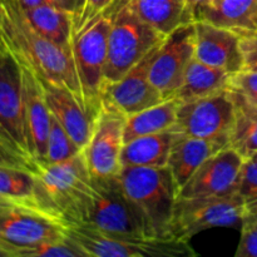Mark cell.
<instances>
[{
	"label": "cell",
	"mask_w": 257,
	"mask_h": 257,
	"mask_svg": "<svg viewBox=\"0 0 257 257\" xmlns=\"http://www.w3.org/2000/svg\"><path fill=\"white\" fill-rule=\"evenodd\" d=\"M118 177L142 216L148 235L151 237H172L171 222L180 190L170 168L167 166L123 167Z\"/></svg>",
	"instance_id": "obj_3"
},
{
	"label": "cell",
	"mask_w": 257,
	"mask_h": 257,
	"mask_svg": "<svg viewBox=\"0 0 257 257\" xmlns=\"http://www.w3.org/2000/svg\"><path fill=\"white\" fill-rule=\"evenodd\" d=\"M236 257H257V220L243 216Z\"/></svg>",
	"instance_id": "obj_32"
},
{
	"label": "cell",
	"mask_w": 257,
	"mask_h": 257,
	"mask_svg": "<svg viewBox=\"0 0 257 257\" xmlns=\"http://www.w3.org/2000/svg\"><path fill=\"white\" fill-rule=\"evenodd\" d=\"M0 195L17 205L42 211L37 175L27 168L0 166Z\"/></svg>",
	"instance_id": "obj_26"
},
{
	"label": "cell",
	"mask_w": 257,
	"mask_h": 257,
	"mask_svg": "<svg viewBox=\"0 0 257 257\" xmlns=\"http://www.w3.org/2000/svg\"><path fill=\"white\" fill-rule=\"evenodd\" d=\"M243 216L257 220V197L245 202V215Z\"/></svg>",
	"instance_id": "obj_38"
},
{
	"label": "cell",
	"mask_w": 257,
	"mask_h": 257,
	"mask_svg": "<svg viewBox=\"0 0 257 257\" xmlns=\"http://www.w3.org/2000/svg\"><path fill=\"white\" fill-rule=\"evenodd\" d=\"M228 146L223 141L203 140L181 133L173 143L167 163L178 190L185 186L207 158Z\"/></svg>",
	"instance_id": "obj_19"
},
{
	"label": "cell",
	"mask_w": 257,
	"mask_h": 257,
	"mask_svg": "<svg viewBox=\"0 0 257 257\" xmlns=\"http://www.w3.org/2000/svg\"><path fill=\"white\" fill-rule=\"evenodd\" d=\"M233 122L235 100L232 92L225 89L207 97L180 102L176 125L186 136L223 141L230 145Z\"/></svg>",
	"instance_id": "obj_10"
},
{
	"label": "cell",
	"mask_w": 257,
	"mask_h": 257,
	"mask_svg": "<svg viewBox=\"0 0 257 257\" xmlns=\"http://www.w3.org/2000/svg\"><path fill=\"white\" fill-rule=\"evenodd\" d=\"M115 2H117V0H85L82 14L78 18L77 22L74 23V32L80 29L83 25L87 24L88 22H90L93 18L99 15L100 13L107 10L108 8H109L110 5L114 4Z\"/></svg>",
	"instance_id": "obj_34"
},
{
	"label": "cell",
	"mask_w": 257,
	"mask_h": 257,
	"mask_svg": "<svg viewBox=\"0 0 257 257\" xmlns=\"http://www.w3.org/2000/svg\"><path fill=\"white\" fill-rule=\"evenodd\" d=\"M65 237L64 223L42 211L14 202L0 206V248L8 257H20L39 243Z\"/></svg>",
	"instance_id": "obj_9"
},
{
	"label": "cell",
	"mask_w": 257,
	"mask_h": 257,
	"mask_svg": "<svg viewBox=\"0 0 257 257\" xmlns=\"http://www.w3.org/2000/svg\"><path fill=\"white\" fill-rule=\"evenodd\" d=\"M228 89L240 95L243 100L257 107V72L240 70L230 77Z\"/></svg>",
	"instance_id": "obj_30"
},
{
	"label": "cell",
	"mask_w": 257,
	"mask_h": 257,
	"mask_svg": "<svg viewBox=\"0 0 257 257\" xmlns=\"http://www.w3.org/2000/svg\"><path fill=\"white\" fill-rule=\"evenodd\" d=\"M22 68L23 82V113L30 157L39 167L47 157L48 136L50 128V110L45 102L42 85L32 69L19 64Z\"/></svg>",
	"instance_id": "obj_16"
},
{
	"label": "cell",
	"mask_w": 257,
	"mask_h": 257,
	"mask_svg": "<svg viewBox=\"0 0 257 257\" xmlns=\"http://www.w3.org/2000/svg\"><path fill=\"white\" fill-rule=\"evenodd\" d=\"M0 166H7V167H20V168H27V170L33 171L37 173L38 167L34 165L29 163L22 158L20 156L15 155L14 152L5 147L2 142H0Z\"/></svg>",
	"instance_id": "obj_35"
},
{
	"label": "cell",
	"mask_w": 257,
	"mask_h": 257,
	"mask_svg": "<svg viewBox=\"0 0 257 257\" xmlns=\"http://www.w3.org/2000/svg\"><path fill=\"white\" fill-rule=\"evenodd\" d=\"M240 37V47L245 70L257 72V30H235Z\"/></svg>",
	"instance_id": "obj_33"
},
{
	"label": "cell",
	"mask_w": 257,
	"mask_h": 257,
	"mask_svg": "<svg viewBox=\"0 0 257 257\" xmlns=\"http://www.w3.org/2000/svg\"><path fill=\"white\" fill-rule=\"evenodd\" d=\"M181 131L177 125L124 143L120 155L123 167H166L172 146Z\"/></svg>",
	"instance_id": "obj_20"
},
{
	"label": "cell",
	"mask_w": 257,
	"mask_h": 257,
	"mask_svg": "<svg viewBox=\"0 0 257 257\" xmlns=\"http://www.w3.org/2000/svg\"><path fill=\"white\" fill-rule=\"evenodd\" d=\"M178 105L180 100L171 98L127 117L123 131V142L127 143L135 138L172 128L177 123Z\"/></svg>",
	"instance_id": "obj_24"
},
{
	"label": "cell",
	"mask_w": 257,
	"mask_h": 257,
	"mask_svg": "<svg viewBox=\"0 0 257 257\" xmlns=\"http://www.w3.org/2000/svg\"><path fill=\"white\" fill-rule=\"evenodd\" d=\"M20 257H88L87 253L69 237L57 241H45L23 251Z\"/></svg>",
	"instance_id": "obj_29"
},
{
	"label": "cell",
	"mask_w": 257,
	"mask_h": 257,
	"mask_svg": "<svg viewBox=\"0 0 257 257\" xmlns=\"http://www.w3.org/2000/svg\"><path fill=\"white\" fill-rule=\"evenodd\" d=\"M125 118L113 107L102 104L92 137L83 150L90 175L94 177L119 175Z\"/></svg>",
	"instance_id": "obj_13"
},
{
	"label": "cell",
	"mask_w": 257,
	"mask_h": 257,
	"mask_svg": "<svg viewBox=\"0 0 257 257\" xmlns=\"http://www.w3.org/2000/svg\"><path fill=\"white\" fill-rule=\"evenodd\" d=\"M118 2V0H117ZM117 2L74 32L72 53L87 109L98 117L105 83L108 35Z\"/></svg>",
	"instance_id": "obj_4"
},
{
	"label": "cell",
	"mask_w": 257,
	"mask_h": 257,
	"mask_svg": "<svg viewBox=\"0 0 257 257\" xmlns=\"http://www.w3.org/2000/svg\"><path fill=\"white\" fill-rule=\"evenodd\" d=\"M232 95L235 100V122L230 135V147L248 160L257 153V107L243 100L235 92H232Z\"/></svg>",
	"instance_id": "obj_27"
},
{
	"label": "cell",
	"mask_w": 257,
	"mask_h": 257,
	"mask_svg": "<svg viewBox=\"0 0 257 257\" xmlns=\"http://www.w3.org/2000/svg\"><path fill=\"white\" fill-rule=\"evenodd\" d=\"M37 78L42 85L50 114L57 118L78 147L84 150L93 135L97 117L69 89L54 84L40 75H37Z\"/></svg>",
	"instance_id": "obj_18"
},
{
	"label": "cell",
	"mask_w": 257,
	"mask_h": 257,
	"mask_svg": "<svg viewBox=\"0 0 257 257\" xmlns=\"http://www.w3.org/2000/svg\"><path fill=\"white\" fill-rule=\"evenodd\" d=\"M195 58L230 74L240 72L243 67L240 37L228 28L195 22Z\"/></svg>",
	"instance_id": "obj_17"
},
{
	"label": "cell",
	"mask_w": 257,
	"mask_h": 257,
	"mask_svg": "<svg viewBox=\"0 0 257 257\" xmlns=\"http://www.w3.org/2000/svg\"><path fill=\"white\" fill-rule=\"evenodd\" d=\"M24 10L29 22L40 34L58 47L72 53L74 34V17L72 14L53 3H45Z\"/></svg>",
	"instance_id": "obj_22"
},
{
	"label": "cell",
	"mask_w": 257,
	"mask_h": 257,
	"mask_svg": "<svg viewBox=\"0 0 257 257\" xmlns=\"http://www.w3.org/2000/svg\"><path fill=\"white\" fill-rule=\"evenodd\" d=\"M0 32L5 48L19 64L69 89L85 105L73 54L33 27L19 0H0Z\"/></svg>",
	"instance_id": "obj_1"
},
{
	"label": "cell",
	"mask_w": 257,
	"mask_h": 257,
	"mask_svg": "<svg viewBox=\"0 0 257 257\" xmlns=\"http://www.w3.org/2000/svg\"><path fill=\"white\" fill-rule=\"evenodd\" d=\"M230 77V73L193 58L175 98L180 102H188L228 89Z\"/></svg>",
	"instance_id": "obj_23"
},
{
	"label": "cell",
	"mask_w": 257,
	"mask_h": 257,
	"mask_svg": "<svg viewBox=\"0 0 257 257\" xmlns=\"http://www.w3.org/2000/svg\"><path fill=\"white\" fill-rule=\"evenodd\" d=\"M93 177V193L84 225L114 235L151 237L142 216L125 193L119 177Z\"/></svg>",
	"instance_id": "obj_7"
},
{
	"label": "cell",
	"mask_w": 257,
	"mask_h": 257,
	"mask_svg": "<svg viewBox=\"0 0 257 257\" xmlns=\"http://www.w3.org/2000/svg\"><path fill=\"white\" fill-rule=\"evenodd\" d=\"M50 3H53L54 5H57L60 9L65 10L69 14H72L74 17V23L77 22L78 18L80 17L83 12V8H84L85 0H50Z\"/></svg>",
	"instance_id": "obj_37"
},
{
	"label": "cell",
	"mask_w": 257,
	"mask_h": 257,
	"mask_svg": "<svg viewBox=\"0 0 257 257\" xmlns=\"http://www.w3.org/2000/svg\"><path fill=\"white\" fill-rule=\"evenodd\" d=\"M243 161L245 158L230 146L218 151L207 158L193 173L192 177L180 190L178 197H206L237 193Z\"/></svg>",
	"instance_id": "obj_15"
},
{
	"label": "cell",
	"mask_w": 257,
	"mask_h": 257,
	"mask_svg": "<svg viewBox=\"0 0 257 257\" xmlns=\"http://www.w3.org/2000/svg\"><path fill=\"white\" fill-rule=\"evenodd\" d=\"M127 4L140 19L165 37L182 24L193 23L186 0H127Z\"/></svg>",
	"instance_id": "obj_21"
},
{
	"label": "cell",
	"mask_w": 257,
	"mask_h": 257,
	"mask_svg": "<svg viewBox=\"0 0 257 257\" xmlns=\"http://www.w3.org/2000/svg\"><path fill=\"white\" fill-rule=\"evenodd\" d=\"M213 0H186L187 13L193 23L202 19L206 10L212 5Z\"/></svg>",
	"instance_id": "obj_36"
},
{
	"label": "cell",
	"mask_w": 257,
	"mask_h": 257,
	"mask_svg": "<svg viewBox=\"0 0 257 257\" xmlns=\"http://www.w3.org/2000/svg\"><path fill=\"white\" fill-rule=\"evenodd\" d=\"M10 202H12V201H9V200H8V198H5L4 196L0 195V206H2V205H7V203H10Z\"/></svg>",
	"instance_id": "obj_40"
},
{
	"label": "cell",
	"mask_w": 257,
	"mask_h": 257,
	"mask_svg": "<svg viewBox=\"0 0 257 257\" xmlns=\"http://www.w3.org/2000/svg\"><path fill=\"white\" fill-rule=\"evenodd\" d=\"M83 150H80L77 143L73 141V138L68 135L67 131L63 128V125L58 122L57 118L52 115L49 136H48L47 157L43 165L64 162L77 156Z\"/></svg>",
	"instance_id": "obj_28"
},
{
	"label": "cell",
	"mask_w": 257,
	"mask_h": 257,
	"mask_svg": "<svg viewBox=\"0 0 257 257\" xmlns=\"http://www.w3.org/2000/svg\"><path fill=\"white\" fill-rule=\"evenodd\" d=\"M40 210L64 225L83 223L93 193V177L83 151L37 171Z\"/></svg>",
	"instance_id": "obj_2"
},
{
	"label": "cell",
	"mask_w": 257,
	"mask_h": 257,
	"mask_svg": "<svg viewBox=\"0 0 257 257\" xmlns=\"http://www.w3.org/2000/svg\"><path fill=\"white\" fill-rule=\"evenodd\" d=\"M160 45L153 48L120 79L105 83L102 92V104L113 107L125 117H130L166 100L150 79L151 64Z\"/></svg>",
	"instance_id": "obj_14"
},
{
	"label": "cell",
	"mask_w": 257,
	"mask_h": 257,
	"mask_svg": "<svg viewBox=\"0 0 257 257\" xmlns=\"http://www.w3.org/2000/svg\"><path fill=\"white\" fill-rule=\"evenodd\" d=\"M201 20L232 30H257V0H213Z\"/></svg>",
	"instance_id": "obj_25"
},
{
	"label": "cell",
	"mask_w": 257,
	"mask_h": 257,
	"mask_svg": "<svg viewBox=\"0 0 257 257\" xmlns=\"http://www.w3.org/2000/svg\"><path fill=\"white\" fill-rule=\"evenodd\" d=\"M245 215V201L237 195L206 196L176 201L171 236L187 241L202 231L216 227H237Z\"/></svg>",
	"instance_id": "obj_8"
},
{
	"label": "cell",
	"mask_w": 257,
	"mask_h": 257,
	"mask_svg": "<svg viewBox=\"0 0 257 257\" xmlns=\"http://www.w3.org/2000/svg\"><path fill=\"white\" fill-rule=\"evenodd\" d=\"M0 142L38 167L30 157L25 136L22 68L8 50H0Z\"/></svg>",
	"instance_id": "obj_11"
},
{
	"label": "cell",
	"mask_w": 257,
	"mask_h": 257,
	"mask_svg": "<svg viewBox=\"0 0 257 257\" xmlns=\"http://www.w3.org/2000/svg\"><path fill=\"white\" fill-rule=\"evenodd\" d=\"M237 195L245 202L257 197V158L243 161L238 178Z\"/></svg>",
	"instance_id": "obj_31"
},
{
	"label": "cell",
	"mask_w": 257,
	"mask_h": 257,
	"mask_svg": "<svg viewBox=\"0 0 257 257\" xmlns=\"http://www.w3.org/2000/svg\"><path fill=\"white\" fill-rule=\"evenodd\" d=\"M22 7L24 9H29V8L38 7L40 4H45V3H50V0H19Z\"/></svg>",
	"instance_id": "obj_39"
},
{
	"label": "cell",
	"mask_w": 257,
	"mask_h": 257,
	"mask_svg": "<svg viewBox=\"0 0 257 257\" xmlns=\"http://www.w3.org/2000/svg\"><path fill=\"white\" fill-rule=\"evenodd\" d=\"M67 236L87 256L94 257H180L197 256L190 242L177 238L114 235L84 223L65 225Z\"/></svg>",
	"instance_id": "obj_5"
},
{
	"label": "cell",
	"mask_w": 257,
	"mask_h": 257,
	"mask_svg": "<svg viewBox=\"0 0 257 257\" xmlns=\"http://www.w3.org/2000/svg\"><path fill=\"white\" fill-rule=\"evenodd\" d=\"M165 38L140 19L127 0H118L108 35L105 83L120 79Z\"/></svg>",
	"instance_id": "obj_6"
},
{
	"label": "cell",
	"mask_w": 257,
	"mask_h": 257,
	"mask_svg": "<svg viewBox=\"0 0 257 257\" xmlns=\"http://www.w3.org/2000/svg\"><path fill=\"white\" fill-rule=\"evenodd\" d=\"M0 50H7V48H5V45H4V42H3L2 32H0Z\"/></svg>",
	"instance_id": "obj_41"
},
{
	"label": "cell",
	"mask_w": 257,
	"mask_h": 257,
	"mask_svg": "<svg viewBox=\"0 0 257 257\" xmlns=\"http://www.w3.org/2000/svg\"><path fill=\"white\" fill-rule=\"evenodd\" d=\"M195 58V23L178 27L165 38L150 68V79L165 99L175 98Z\"/></svg>",
	"instance_id": "obj_12"
},
{
	"label": "cell",
	"mask_w": 257,
	"mask_h": 257,
	"mask_svg": "<svg viewBox=\"0 0 257 257\" xmlns=\"http://www.w3.org/2000/svg\"><path fill=\"white\" fill-rule=\"evenodd\" d=\"M253 157H255V158H257V153H256V155H255V156H253Z\"/></svg>",
	"instance_id": "obj_42"
}]
</instances>
